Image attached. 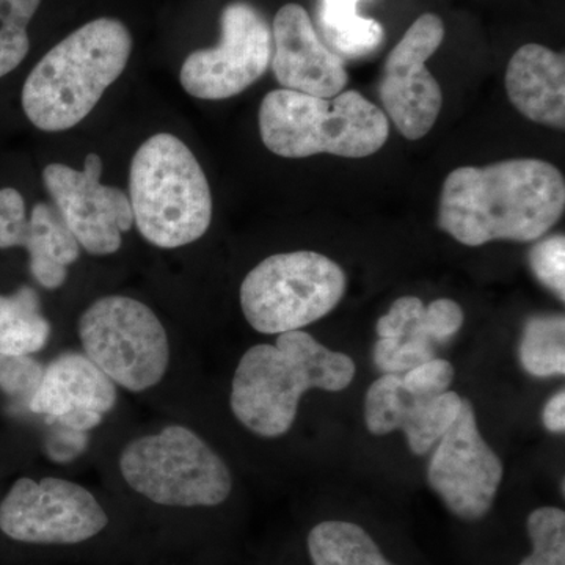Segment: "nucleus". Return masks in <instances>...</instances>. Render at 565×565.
<instances>
[{
    "mask_svg": "<svg viewBox=\"0 0 565 565\" xmlns=\"http://www.w3.org/2000/svg\"><path fill=\"white\" fill-rule=\"evenodd\" d=\"M259 132L267 150L281 158L327 152L362 159L384 148L390 122L384 110L355 90L318 98L280 88L264 96Z\"/></svg>",
    "mask_w": 565,
    "mask_h": 565,
    "instance_id": "nucleus-5",
    "label": "nucleus"
},
{
    "mask_svg": "<svg viewBox=\"0 0 565 565\" xmlns=\"http://www.w3.org/2000/svg\"><path fill=\"white\" fill-rule=\"evenodd\" d=\"M273 44L270 66L285 90L318 98H334L344 92L349 76L343 58L327 47L299 3H286L275 14Z\"/></svg>",
    "mask_w": 565,
    "mask_h": 565,
    "instance_id": "nucleus-14",
    "label": "nucleus"
},
{
    "mask_svg": "<svg viewBox=\"0 0 565 565\" xmlns=\"http://www.w3.org/2000/svg\"><path fill=\"white\" fill-rule=\"evenodd\" d=\"M355 373L351 356L294 330L278 334L275 344L253 345L244 353L234 373L230 405L250 433L281 437L296 422L305 393L311 388L343 392Z\"/></svg>",
    "mask_w": 565,
    "mask_h": 565,
    "instance_id": "nucleus-2",
    "label": "nucleus"
},
{
    "mask_svg": "<svg viewBox=\"0 0 565 565\" xmlns=\"http://www.w3.org/2000/svg\"><path fill=\"white\" fill-rule=\"evenodd\" d=\"M463 399L455 392L416 396L399 374H384L370 386L364 403L367 430L386 435L403 430L414 455H426L455 424Z\"/></svg>",
    "mask_w": 565,
    "mask_h": 565,
    "instance_id": "nucleus-15",
    "label": "nucleus"
},
{
    "mask_svg": "<svg viewBox=\"0 0 565 565\" xmlns=\"http://www.w3.org/2000/svg\"><path fill=\"white\" fill-rule=\"evenodd\" d=\"M120 473L134 493L167 511L218 508L228 500V465L199 434L181 424L125 446Z\"/></svg>",
    "mask_w": 565,
    "mask_h": 565,
    "instance_id": "nucleus-6",
    "label": "nucleus"
},
{
    "mask_svg": "<svg viewBox=\"0 0 565 565\" xmlns=\"http://www.w3.org/2000/svg\"><path fill=\"white\" fill-rule=\"evenodd\" d=\"M44 366L32 355H2L0 353V390L17 399L31 405L43 381Z\"/></svg>",
    "mask_w": 565,
    "mask_h": 565,
    "instance_id": "nucleus-26",
    "label": "nucleus"
},
{
    "mask_svg": "<svg viewBox=\"0 0 565 565\" xmlns=\"http://www.w3.org/2000/svg\"><path fill=\"white\" fill-rule=\"evenodd\" d=\"M31 222L25 214L24 199L17 189H0V248L24 247Z\"/></svg>",
    "mask_w": 565,
    "mask_h": 565,
    "instance_id": "nucleus-28",
    "label": "nucleus"
},
{
    "mask_svg": "<svg viewBox=\"0 0 565 565\" xmlns=\"http://www.w3.org/2000/svg\"><path fill=\"white\" fill-rule=\"evenodd\" d=\"M509 102L527 120L565 128L564 54L542 44H525L512 55L505 70Z\"/></svg>",
    "mask_w": 565,
    "mask_h": 565,
    "instance_id": "nucleus-17",
    "label": "nucleus"
},
{
    "mask_svg": "<svg viewBox=\"0 0 565 565\" xmlns=\"http://www.w3.org/2000/svg\"><path fill=\"white\" fill-rule=\"evenodd\" d=\"M307 546L313 565H394L364 527L343 520L316 525Z\"/></svg>",
    "mask_w": 565,
    "mask_h": 565,
    "instance_id": "nucleus-21",
    "label": "nucleus"
},
{
    "mask_svg": "<svg viewBox=\"0 0 565 565\" xmlns=\"http://www.w3.org/2000/svg\"><path fill=\"white\" fill-rule=\"evenodd\" d=\"M445 39L440 17L424 13L408 28L386 57L379 95L385 115L405 139L419 140L429 134L444 106V92L427 70L426 62Z\"/></svg>",
    "mask_w": 565,
    "mask_h": 565,
    "instance_id": "nucleus-12",
    "label": "nucleus"
},
{
    "mask_svg": "<svg viewBox=\"0 0 565 565\" xmlns=\"http://www.w3.org/2000/svg\"><path fill=\"white\" fill-rule=\"evenodd\" d=\"M129 200L134 225L154 247H184L210 230V182L191 148L173 134H156L134 154Z\"/></svg>",
    "mask_w": 565,
    "mask_h": 565,
    "instance_id": "nucleus-4",
    "label": "nucleus"
},
{
    "mask_svg": "<svg viewBox=\"0 0 565 565\" xmlns=\"http://www.w3.org/2000/svg\"><path fill=\"white\" fill-rule=\"evenodd\" d=\"M345 286L348 278L340 264L321 253H277L244 278L241 308L256 332H294L333 311Z\"/></svg>",
    "mask_w": 565,
    "mask_h": 565,
    "instance_id": "nucleus-7",
    "label": "nucleus"
},
{
    "mask_svg": "<svg viewBox=\"0 0 565 565\" xmlns=\"http://www.w3.org/2000/svg\"><path fill=\"white\" fill-rule=\"evenodd\" d=\"M544 424L550 433L563 434L565 430V392L556 393L548 403L545 404Z\"/></svg>",
    "mask_w": 565,
    "mask_h": 565,
    "instance_id": "nucleus-32",
    "label": "nucleus"
},
{
    "mask_svg": "<svg viewBox=\"0 0 565 565\" xmlns=\"http://www.w3.org/2000/svg\"><path fill=\"white\" fill-rule=\"evenodd\" d=\"M131 52L132 36L121 21L98 18L82 25L29 74L22 88L25 117L46 132L79 125L121 76Z\"/></svg>",
    "mask_w": 565,
    "mask_h": 565,
    "instance_id": "nucleus-3",
    "label": "nucleus"
},
{
    "mask_svg": "<svg viewBox=\"0 0 565 565\" xmlns=\"http://www.w3.org/2000/svg\"><path fill=\"white\" fill-rule=\"evenodd\" d=\"M564 207L565 181L553 163L509 159L449 173L438 226L468 247L493 241L531 243L559 222Z\"/></svg>",
    "mask_w": 565,
    "mask_h": 565,
    "instance_id": "nucleus-1",
    "label": "nucleus"
},
{
    "mask_svg": "<svg viewBox=\"0 0 565 565\" xmlns=\"http://www.w3.org/2000/svg\"><path fill=\"white\" fill-rule=\"evenodd\" d=\"M103 161L90 152L82 172L65 163H50L43 181L55 210L77 243L95 256L120 250L121 234L134 225L131 200L121 189L103 185Z\"/></svg>",
    "mask_w": 565,
    "mask_h": 565,
    "instance_id": "nucleus-13",
    "label": "nucleus"
},
{
    "mask_svg": "<svg viewBox=\"0 0 565 565\" xmlns=\"http://www.w3.org/2000/svg\"><path fill=\"white\" fill-rule=\"evenodd\" d=\"M51 322L41 311L39 292L21 286L10 296H0V353L33 355L46 348Z\"/></svg>",
    "mask_w": 565,
    "mask_h": 565,
    "instance_id": "nucleus-20",
    "label": "nucleus"
},
{
    "mask_svg": "<svg viewBox=\"0 0 565 565\" xmlns=\"http://www.w3.org/2000/svg\"><path fill=\"white\" fill-rule=\"evenodd\" d=\"M31 232L24 248L31 256V273L44 289H58L68 277V267L77 262L81 245L70 232L61 212L47 203L33 206Z\"/></svg>",
    "mask_w": 565,
    "mask_h": 565,
    "instance_id": "nucleus-18",
    "label": "nucleus"
},
{
    "mask_svg": "<svg viewBox=\"0 0 565 565\" xmlns=\"http://www.w3.org/2000/svg\"><path fill=\"white\" fill-rule=\"evenodd\" d=\"M117 385L85 353L65 352L44 367L29 411L63 426L85 429L117 405Z\"/></svg>",
    "mask_w": 565,
    "mask_h": 565,
    "instance_id": "nucleus-16",
    "label": "nucleus"
},
{
    "mask_svg": "<svg viewBox=\"0 0 565 565\" xmlns=\"http://www.w3.org/2000/svg\"><path fill=\"white\" fill-rule=\"evenodd\" d=\"M455 381V367L446 360L433 359L407 371L403 377L405 388L416 396H437L448 392Z\"/></svg>",
    "mask_w": 565,
    "mask_h": 565,
    "instance_id": "nucleus-29",
    "label": "nucleus"
},
{
    "mask_svg": "<svg viewBox=\"0 0 565 565\" xmlns=\"http://www.w3.org/2000/svg\"><path fill=\"white\" fill-rule=\"evenodd\" d=\"M424 303L418 297H401L392 305L388 313L382 316L375 326L379 338H403L423 318Z\"/></svg>",
    "mask_w": 565,
    "mask_h": 565,
    "instance_id": "nucleus-31",
    "label": "nucleus"
},
{
    "mask_svg": "<svg viewBox=\"0 0 565 565\" xmlns=\"http://www.w3.org/2000/svg\"><path fill=\"white\" fill-rule=\"evenodd\" d=\"M520 363L534 377L565 373L564 315H537L527 319L520 341Z\"/></svg>",
    "mask_w": 565,
    "mask_h": 565,
    "instance_id": "nucleus-22",
    "label": "nucleus"
},
{
    "mask_svg": "<svg viewBox=\"0 0 565 565\" xmlns=\"http://www.w3.org/2000/svg\"><path fill=\"white\" fill-rule=\"evenodd\" d=\"M533 553L519 565H565V514L563 509H535L527 516Z\"/></svg>",
    "mask_w": 565,
    "mask_h": 565,
    "instance_id": "nucleus-24",
    "label": "nucleus"
},
{
    "mask_svg": "<svg viewBox=\"0 0 565 565\" xmlns=\"http://www.w3.org/2000/svg\"><path fill=\"white\" fill-rule=\"evenodd\" d=\"M424 329L434 343L451 340L463 323V310L451 299L434 300L424 311Z\"/></svg>",
    "mask_w": 565,
    "mask_h": 565,
    "instance_id": "nucleus-30",
    "label": "nucleus"
},
{
    "mask_svg": "<svg viewBox=\"0 0 565 565\" xmlns=\"http://www.w3.org/2000/svg\"><path fill=\"white\" fill-rule=\"evenodd\" d=\"M531 269L542 285L565 300V239L563 234L539 241L530 252Z\"/></svg>",
    "mask_w": 565,
    "mask_h": 565,
    "instance_id": "nucleus-27",
    "label": "nucleus"
},
{
    "mask_svg": "<svg viewBox=\"0 0 565 565\" xmlns=\"http://www.w3.org/2000/svg\"><path fill=\"white\" fill-rule=\"evenodd\" d=\"M221 29L217 46L192 52L182 63L181 85L193 98H233L262 79L273 61V29L252 3H228Z\"/></svg>",
    "mask_w": 565,
    "mask_h": 565,
    "instance_id": "nucleus-10",
    "label": "nucleus"
},
{
    "mask_svg": "<svg viewBox=\"0 0 565 565\" xmlns=\"http://www.w3.org/2000/svg\"><path fill=\"white\" fill-rule=\"evenodd\" d=\"M360 2L363 0H316L321 40L343 61L367 57L385 41V29L360 14Z\"/></svg>",
    "mask_w": 565,
    "mask_h": 565,
    "instance_id": "nucleus-19",
    "label": "nucleus"
},
{
    "mask_svg": "<svg viewBox=\"0 0 565 565\" xmlns=\"http://www.w3.org/2000/svg\"><path fill=\"white\" fill-rule=\"evenodd\" d=\"M435 344L415 338H381L374 345L375 366L385 374H401L435 359Z\"/></svg>",
    "mask_w": 565,
    "mask_h": 565,
    "instance_id": "nucleus-25",
    "label": "nucleus"
},
{
    "mask_svg": "<svg viewBox=\"0 0 565 565\" xmlns=\"http://www.w3.org/2000/svg\"><path fill=\"white\" fill-rule=\"evenodd\" d=\"M503 475V462L479 433L473 405L463 401L430 457L429 486L452 514L476 522L492 509Z\"/></svg>",
    "mask_w": 565,
    "mask_h": 565,
    "instance_id": "nucleus-11",
    "label": "nucleus"
},
{
    "mask_svg": "<svg viewBox=\"0 0 565 565\" xmlns=\"http://www.w3.org/2000/svg\"><path fill=\"white\" fill-rule=\"evenodd\" d=\"M41 0H0V77L17 70L31 50L28 28Z\"/></svg>",
    "mask_w": 565,
    "mask_h": 565,
    "instance_id": "nucleus-23",
    "label": "nucleus"
},
{
    "mask_svg": "<svg viewBox=\"0 0 565 565\" xmlns=\"http://www.w3.org/2000/svg\"><path fill=\"white\" fill-rule=\"evenodd\" d=\"M77 333L85 355L128 392H147L169 371L166 327L148 305L132 297L95 300L81 315Z\"/></svg>",
    "mask_w": 565,
    "mask_h": 565,
    "instance_id": "nucleus-9",
    "label": "nucleus"
},
{
    "mask_svg": "<svg viewBox=\"0 0 565 565\" xmlns=\"http://www.w3.org/2000/svg\"><path fill=\"white\" fill-rule=\"evenodd\" d=\"M114 519L84 486L62 478H21L0 501V534L40 552H77L106 542Z\"/></svg>",
    "mask_w": 565,
    "mask_h": 565,
    "instance_id": "nucleus-8",
    "label": "nucleus"
}]
</instances>
